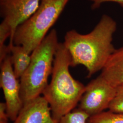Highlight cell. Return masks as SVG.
Returning a JSON list of instances; mask_svg holds the SVG:
<instances>
[{"label":"cell","instance_id":"14","mask_svg":"<svg viewBox=\"0 0 123 123\" xmlns=\"http://www.w3.org/2000/svg\"><path fill=\"white\" fill-rule=\"evenodd\" d=\"M92 2L91 8L92 10L99 8L101 5L107 2H113L117 3L123 7V0H88Z\"/></svg>","mask_w":123,"mask_h":123},{"label":"cell","instance_id":"1","mask_svg":"<svg viewBox=\"0 0 123 123\" xmlns=\"http://www.w3.org/2000/svg\"><path fill=\"white\" fill-rule=\"evenodd\" d=\"M116 29V22L104 14L87 34H81L74 29L67 31L62 43L70 53L71 66H84L88 78L102 70L116 50L112 42Z\"/></svg>","mask_w":123,"mask_h":123},{"label":"cell","instance_id":"10","mask_svg":"<svg viewBox=\"0 0 123 123\" xmlns=\"http://www.w3.org/2000/svg\"><path fill=\"white\" fill-rule=\"evenodd\" d=\"M8 45L14 74L18 79H20L30 63L31 54L22 46L14 44Z\"/></svg>","mask_w":123,"mask_h":123},{"label":"cell","instance_id":"4","mask_svg":"<svg viewBox=\"0 0 123 123\" xmlns=\"http://www.w3.org/2000/svg\"><path fill=\"white\" fill-rule=\"evenodd\" d=\"M70 0H42L34 13L17 28L13 44L31 54L47 35Z\"/></svg>","mask_w":123,"mask_h":123},{"label":"cell","instance_id":"11","mask_svg":"<svg viewBox=\"0 0 123 123\" xmlns=\"http://www.w3.org/2000/svg\"><path fill=\"white\" fill-rule=\"evenodd\" d=\"M87 123H123V113L103 111L90 116Z\"/></svg>","mask_w":123,"mask_h":123},{"label":"cell","instance_id":"12","mask_svg":"<svg viewBox=\"0 0 123 123\" xmlns=\"http://www.w3.org/2000/svg\"><path fill=\"white\" fill-rule=\"evenodd\" d=\"M90 116L79 108L62 117L58 123H87Z\"/></svg>","mask_w":123,"mask_h":123},{"label":"cell","instance_id":"2","mask_svg":"<svg viewBox=\"0 0 123 123\" xmlns=\"http://www.w3.org/2000/svg\"><path fill=\"white\" fill-rule=\"evenodd\" d=\"M70 53L63 43H59L55 54L52 78L43 93L49 103L53 118L56 121L74 110L85 90L86 86L74 79L69 67Z\"/></svg>","mask_w":123,"mask_h":123},{"label":"cell","instance_id":"13","mask_svg":"<svg viewBox=\"0 0 123 123\" xmlns=\"http://www.w3.org/2000/svg\"><path fill=\"white\" fill-rule=\"evenodd\" d=\"M108 109L114 113H123V84L117 87L115 96Z\"/></svg>","mask_w":123,"mask_h":123},{"label":"cell","instance_id":"6","mask_svg":"<svg viewBox=\"0 0 123 123\" xmlns=\"http://www.w3.org/2000/svg\"><path fill=\"white\" fill-rule=\"evenodd\" d=\"M18 79L14 73L10 53L0 62V86L4 93L8 118L13 122L23 106Z\"/></svg>","mask_w":123,"mask_h":123},{"label":"cell","instance_id":"3","mask_svg":"<svg viewBox=\"0 0 123 123\" xmlns=\"http://www.w3.org/2000/svg\"><path fill=\"white\" fill-rule=\"evenodd\" d=\"M59 43L53 29L31 53L30 63L19 81L23 105L41 96L49 84Z\"/></svg>","mask_w":123,"mask_h":123},{"label":"cell","instance_id":"9","mask_svg":"<svg viewBox=\"0 0 123 123\" xmlns=\"http://www.w3.org/2000/svg\"><path fill=\"white\" fill-rule=\"evenodd\" d=\"M101 75L117 87L123 84V47L116 49L102 70Z\"/></svg>","mask_w":123,"mask_h":123},{"label":"cell","instance_id":"8","mask_svg":"<svg viewBox=\"0 0 123 123\" xmlns=\"http://www.w3.org/2000/svg\"><path fill=\"white\" fill-rule=\"evenodd\" d=\"M13 123H58L53 118L49 103L40 96L24 104Z\"/></svg>","mask_w":123,"mask_h":123},{"label":"cell","instance_id":"7","mask_svg":"<svg viewBox=\"0 0 123 123\" xmlns=\"http://www.w3.org/2000/svg\"><path fill=\"white\" fill-rule=\"evenodd\" d=\"M41 0H0V15L12 31L9 44H13V36L17 28L34 13Z\"/></svg>","mask_w":123,"mask_h":123},{"label":"cell","instance_id":"15","mask_svg":"<svg viewBox=\"0 0 123 123\" xmlns=\"http://www.w3.org/2000/svg\"><path fill=\"white\" fill-rule=\"evenodd\" d=\"M8 119H0V123H8Z\"/></svg>","mask_w":123,"mask_h":123},{"label":"cell","instance_id":"5","mask_svg":"<svg viewBox=\"0 0 123 123\" xmlns=\"http://www.w3.org/2000/svg\"><path fill=\"white\" fill-rule=\"evenodd\" d=\"M117 87L110 84L101 75L86 86L85 90L79 101V109L90 116L108 109L115 96Z\"/></svg>","mask_w":123,"mask_h":123}]
</instances>
